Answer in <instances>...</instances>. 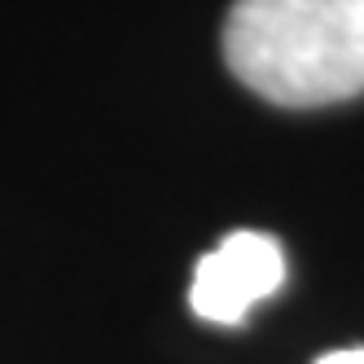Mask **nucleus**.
<instances>
[{
    "mask_svg": "<svg viewBox=\"0 0 364 364\" xmlns=\"http://www.w3.org/2000/svg\"><path fill=\"white\" fill-rule=\"evenodd\" d=\"M224 62L272 106L351 101L364 92V0H232Z\"/></svg>",
    "mask_w": 364,
    "mask_h": 364,
    "instance_id": "1",
    "label": "nucleus"
},
{
    "mask_svg": "<svg viewBox=\"0 0 364 364\" xmlns=\"http://www.w3.org/2000/svg\"><path fill=\"white\" fill-rule=\"evenodd\" d=\"M285 285V250L268 232H228L193 268L189 307L211 325H242L250 307L272 299Z\"/></svg>",
    "mask_w": 364,
    "mask_h": 364,
    "instance_id": "2",
    "label": "nucleus"
},
{
    "mask_svg": "<svg viewBox=\"0 0 364 364\" xmlns=\"http://www.w3.org/2000/svg\"><path fill=\"white\" fill-rule=\"evenodd\" d=\"M316 364H364V347H343V351H329Z\"/></svg>",
    "mask_w": 364,
    "mask_h": 364,
    "instance_id": "3",
    "label": "nucleus"
}]
</instances>
